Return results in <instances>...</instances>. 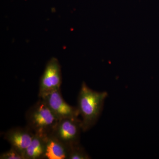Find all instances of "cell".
I'll list each match as a JSON object with an SVG mask.
<instances>
[{
    "label": "cell",
    "instance_id": "obj_1",
    "mask_svg": "<svg viewBox=\"0 0 159 159\" xmlns=\"http://www.w3.org/2000/svg\"><path fill=\"white\" fill-rule=\"evenodd\" d=\"M107 96L106 92L93 90L85 82L82 83L77 98V106L82 118V131H87L96 124Z\"/></svg>",
    "mask_w": 159,
    "mask_h": 159
},
{
    "label": "cell",
    "instance_id": "obj_2",
    "mask_svg": "<svg viewBox=\"0 0 159 159\" xmlns=\"http://www.w3.org/2000/svg\"><path fill=\"white\" fill-rule=\"evenodd\" d=\"M39 99L26 112L27 125L34 134L47 136L52 134L59 119L46 102Z\"/></svg>",
    "mask_w": 159,
    "mask_h": 159
},
{
    "label": "cell",
    "instance_id": "obj_3",
    "mask_svg": "<svg viewBox=\"0 0 159 159\" xmlns=\"http://www.w3.org/2000/svg\"><path fill=\"white\" fill-rule=\"evenodd\" d=\"M81 131V119L66 118L59 120L51 134L69 147L80 143Z\"/></svg>",
    "mask_w": 159,
    "mask_h": 159
},
{
    "label": "cell",
    "instance_id": "obj_4",
    "mask_svg": "<svg viewBox=\"0 0 159 159\" xmlns=\"http://www.w3.org/2000/svg\"><path fill=\"white\" fill-rule=\"evenodd\" d=\"M62 83L61 67L56 57H52L46 64L40 80L38 97L60 89Z\"/></svg>",
    "mask_w": 159,
    "mask_h": 159
},
{
    "label": "cell",
    "instance_id": "obj_5",
    "mask_svg": "<svg viewBox=\"0 0 159 159\" xmlns=\"http://www.w3.org/2000/svg\"><path fill=\"white\" fill-rule=\"evenodd\" d=\"M42 99L59 120L66 118H78V108L70 105L63 98L60 89L46 94L39 98Z\"/></svg>",
    "mask_w": 159,
    "mask_h": 159
},
{
    "label": "cell",
    "instance_id": "obj_6",
    "mask_svg": "<svg viewBox=\"0 0 159 159\" xmlns=\"http://www.w3.org/2000/svg\"><path fill=\"white\" fill-rule=\"evenodd\" d=\"M34 135L29 126L16 127L10 129L4 133V138L11 147L17 148L25 154Z\"/></svg>",
    "mask_w": 159,
    "mask_h": 159
},
{
    "label": "cell",
    "instance_id": "obj_7",
    "mask_svg": "<svg viewBox=\"0 0 159 159\" xmlns=\"http://www.w3.org/2000/svg\"><path fill=\"white\" fill-rule=\"evenodd\" d=\"M69 148L53 135L47 136L44 159H68Z\"/></svg>",
    "mask_w": 159,
    "mask_h": 159
},
{
    "label": "cell",
    "instance_id": "obj_8",
    "mask_svg": "<svg viewBox=\"0 0 159 159\" xmlns=\"http://www.w3.org/2000/svg\"><path fill=\"white\" fill-rule=\"evenodd\" d=\"M46 137L34 134L31 143L25 152L26 159H44Z\"/></svg>",
    "mask_w": 159,
    "mask_h": 159
},
{
    "label": "cell",
    "instance_id": "obj_9",
    "mask_svg": "<svg viewBox=\"0 0 159 159\" xmlns=\"http://www.w3.org/2000/svg\"><path fill=\"white\" fill-rule=\"evenodd\" d=\"M90 157L79 144L71 145L69 148L68 159H89Z\"/></svg>",
    "mask_w": 159,
    "mask_h": 159
},
{
    "label": "cell",
    "instance_id": "obj_10",
    "mask_svg": "<svg viewBox=\"0 0 159 159\" xmlns=\"http://www.w3.org/2000/svg\"><path fill=\"white\" fill-rule=\"evenodd\" d=\"M1 159H26L25 154L17 148L11 147L9 150L1 154Z\"/></svg>",
    "mask_w": 159,
    "mask_h": 159
}]
</instances>
